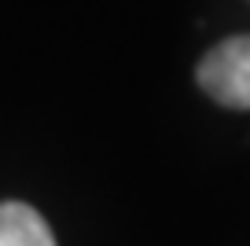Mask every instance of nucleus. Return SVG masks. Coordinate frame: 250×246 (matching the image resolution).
<instances>
[{"label": "nucleus", "mask_w": 250, "mask_h": 246, "mask_svg": "<svg viewBox=\"0 0 250 246\" xmlns=\"http://www.w3.org/2000/svg\"><path fill=\"white\" fill-rule=\"evenodd\" d=\"M0 246H55V235L33 206L0 202Z\"/></svg>", "instance_id": "nucleus-2"}, {"label": "nucleus", "mask_w": 250, "mask_h": 246, "mask_svg": "<svg viewBox=\"0 0 250 246\" xmlns=\"http://www.w3.org/2000/svg\"><path fill=\"white\" fill-rule=\"evenodd\" d=\"M199 88L221 107L250 110V33L228 37L203 55Z\"/></svg>", "instance_id": "nucleus-1"}]
</instances>
